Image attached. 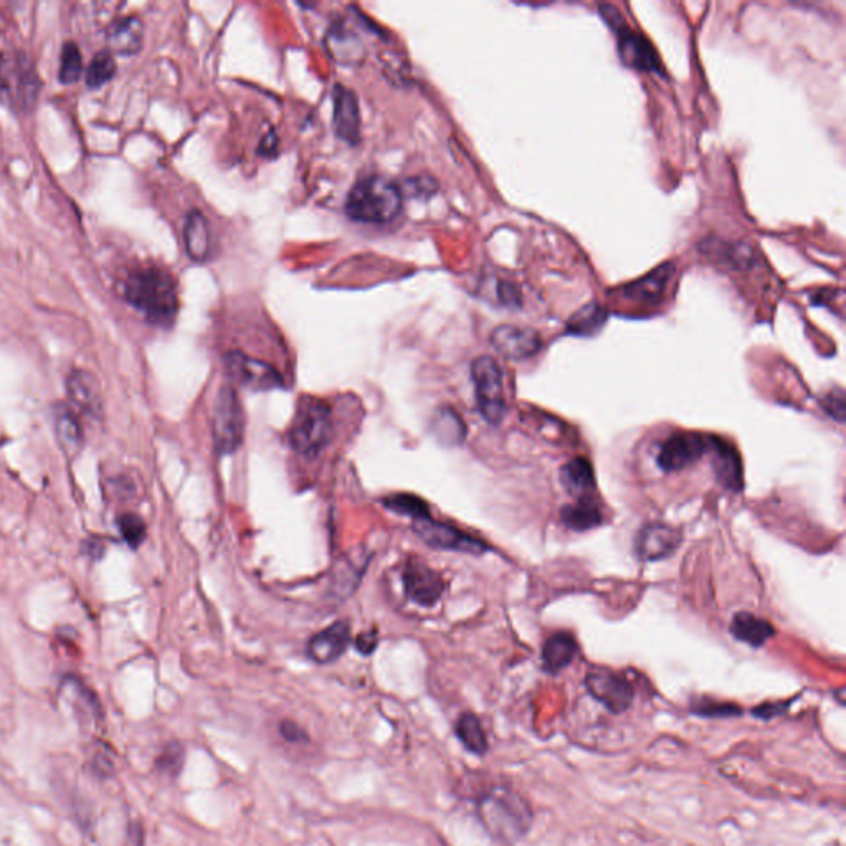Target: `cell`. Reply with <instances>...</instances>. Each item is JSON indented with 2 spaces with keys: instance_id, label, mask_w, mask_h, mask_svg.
<instances>
[{
  "instance_id": "1f68e13d",
  "label": "cell",
  "mask_w": 846,
  "mask_h": 846,
  "mask_svg": "<svg viewBox=\"0 0 846 846\" xmlns=\"http://www.w3.org/2000/svg\"><path fill=\"white\" fill-rule=\"evenodd\" d=\"M385 508L394 511V513L402 514V516H409V518L417 519L427 518L430 516V508L428 504L415 495H392L387 496L384 500Z\"/></svg>"
},
{
  "instance_id": "3957f363",
  "label": "cell",
  "mask_w": 846,
  "mask_h": 846,
  "mask_svg": "<svg viewBox=\"0 0 846 846\" xmlns=\"http://www.w3.org/2000/svg\"><path fill=\"white\" fill-rule=\"evenodd\" d=\"M42 81L34 60L25 52L0 53V103L17 115H27L39 101Z\"/></svg>"
},
{
  "instance_id": "d6986e66",
  "label": "cell",
  "mask_w": 846,
  "mask_h": 846,
  "mask_svg": "<svg viewBox=\"0 0 846 846\" xmlns=\"http://www.w3.org/2000/svg\"><path fill=\"white\" fill-rule=\"evenodd\" d=\"M351 643V628L347 622H336L309 638L308 655L319 665L333 663L346 652Z\"/></svg>"
},
{
  "instance_id": "f546056e",
  "label": "cell",
  "mask_w": 846,
  "mask_h": 846,
  "mask_svg": "<svg viewBox=\"0 0 846 846\" xmlns=\"http://www.w3.org/2000/svg\"><path fill=\"white\" fill-rule=\"evenodd\" d=\"M116 73H118V67H116L115 55L108 48L100 50L86 68V85L91 90H98L106 83H110L116 77Z\"/></svg>"
},
{
  "instance_id": "8992f818",
  "label": "cell",
  "mask_w": 846,
  "mask_h": 846,
  "mask_svg": "<svg viewBox=\"0 0 846 846\" xmlns=\"http://www.w3.org/2000/svg\"><path fill=\"white\" fill-rule=\"evenodd\" d=\"M600 15L617 35L618 52L627 67L635 68L640 72L661 73L660 58L656 55L652 43L648 42L643 35L628 29V25H625L622 15L614 5H602Z\"/></svg>"
},
{
  "instance_id": "d6a6232c",
  "label": "cell",
  "mask_w": 846,
  "mask_h": 846,
  "mask_svg": "<svg viewBox=\"0 0 846 846\" xmlns=\"http://www.w3.org/2000/svg\"><path fill=\"white\" fill-rule=\"evenodd\" d=\"M329 43H333L331 50L341 62H354L356 60L354 57H361V43H359L357 37L344 30L343 27L333 30V35L329 37Z\"/></svg>"
},
{
  "instance_id": "d4e9b609",
  "label": "cell",
  "mask_w": 846,
  "mask_h": 846,
  "mask_svg": "<svg viewBox=\"0 0 846 846\" xmlns=\"http://www.w3.org/2000/svg\"><path fill=\"white\" fill-rule=\"evenodd\" d=\"M559 478L564 490L576 496L577 500L590 496V491L595 488L594 468L585 458H574L562 466Z\"/></svg>"
},
{
  "instance_id": "4316f807",
  "label": "cell",
  "mask_w": 846,
  "mask_h": 846,
  "mask_svg": "<svg viewBox=\"0 0 846 846\" xmlns=\"http://www.w3.org/2000/svg\"><path fill=\"white\" fill-rule=\"evenodd\" d=\"M562 523L572 531H589L604 521L599 506L590 496L579 498L574 504H567L561 511Z\"/></svg>"
},
{
  "instance_id": "484cf974",
  "label": "cell",
  "mask_w": 846,
  "mask_h": 846,
  "mask_svg": "<svg viewBox=\"0 0 846 846\" xmlns=\"http://www.w3.org/2000/svg\"><path fill=\"white\" fill-rule=\"evenodd\" d=\"M577 653V643L569 633L552 635L542 648V665L549 673H559L571 665Z\"/></svg>"
},
{
  "instance_id": "cb8c5ba5",
  "label": "cell",
  "mask_w": 846,
  "mask_h": 846,
  "mask_svg": "<svg viewBox=\"0 0 846 846\" xmlns=\"http://www.w3.org/2000/svg\"><path fill=\"white\" fill-rule=\"evenodd\" d=\"M731 633L739 642L747 643L751 647H762L774 637L775 628L764 618L756 617L749 612H739L732 618Z\"/></svg>"
},
{
  "instance_id": "4fadbf2b",
  "label": "cell",
  "mask_w": 846,
  "mask_h": 846,
  "mask_svg": "<svg viewBox=\"0 0 846 846\" xmlns=\"http://www.w3.org/2000/svg\"><path fill=\"white\" fill-rule=\"evenodd\" d=\"M491 346L511 361H524L541 351L542 341L536 331L514 324H503L491 334Z\"/></svg>"
},
{
  "instance_id": "f35d334b",
  "label": "cell",
  "mask_w": 846,
  "mask_h": 846,
  "mask_svg": "<svg viewBox=\"0 0 846 846\" xmlns=\"http://www.w3.org/2000/svg\"><path fill=\"white\" fill-rule=\"evenodd\" d=\"M377 643H379V638H377L376 630L361 633V635L356 638L357 652L362 653V655H371V653H374V650H376Z\"/></svg>"
},
{
  "instance_id": "44dd1931",
  "label": "cell",
  "mask_w": 846,
  "mask_h": 846,
  "mask_svg": "<svg viewBox=\"0 0 846 846\" xmlns=\"http://www.w3.org/2000/svg\"><path fill=\"white\" fill-rule=\"evenodd\" d=\"M708 443L719 483L731 491L742 490V462L736 448L718 437H708Z\"/></svg>"
},
{
  "instance_id": "5b68a950",
  "label": "cell",
  "mask_w": 846,
  "mask_h": 846,
  "mask_svg": "<svg viewBox=\"0 0 846 846\" xmlns=\"http://www.w3.org/2000/svg\"><path fill=\"white\" fill-rule=\"evenodd\" d=\"M333 433V414L329 405L316 397H303L296 407L288 440L293 450L313 457L321 452Z\"/></svg>"
},
{
  "instance_id": "5bb4252c",
  "label": "cell",
  "mask_w": 846,
  "mask_h": 846,
  "mask_svg": "<svg viewBox=\"0 0 846 846\" xmlns=\"http://www.w3.org/2000/svg\"><path fill=\"white\" fill-rule=\"evenodd\" d=\"M402 580H404L405 595L414 604L422 605V607H432L437 604L445 590L442 577L420 561H410L405 564Z\"/></svg>"
},
{
  "instance_id": "ffe728a7",
  "label": "cell",
  "mask_w": 846,
  "mask_h": 846,
  "mask_svg": "<svg viewBox=\"0 0 846 846\" xmlns=\"http://www.w3.org/2000/svg\"><path fill=\"white\" fill-rule=\"evenodd\" d=\"M334 129L346 143L356 144L361 139L359 103L356 95L341 85L334 88Z\"/></svg>"
},
{
  "instance_id": "d590c367",
  "label": "cell",
  "mask_w": 846,
  "mask_h": 846,
  "mask_svg": "<svg viewBox=\"0 0 846 846\" xmlns=\"http://www.w3.org/2000/svg\"><path fill=\"white\" fill-rule=\"evenodd\" d=\"M823 407L828 414L832 415V419L843 422L846 417V400L845 392L842 389L833 390L827 395V399L823 400Z\"/></svg>"
},
{
  "instance_id": "8d00e7d4",
  "label": "cell",
  "mask_w": 846,
  "mask_h": 846,
  "mask_svg": "<svg viewBox=\"0 0 846 846\" xmlns=\"http://www.w3.org/2000/svg\"><path fill=\"white\" fill-rule=\"evenodd\" d=\"M496 295H498V300L503 306H508V308H519L521 306V291L511 281H500Z\"/></svg>"
},
{
  "instance_id": "30bf717a",
  "label": "cell",
  "mask_w": 846,
  "mask_h": 846,
  "mask_svg": "<svg viewBox=\"0 0 846 846\" xmlns=\"http://www.w3.org/2000/svg\"><path fill=\"white\" fill-rule=\"evenodd\" d=\"M585 688L590 696L604 704L610 713L622 714L632 706V685L614 671L602 668L590 671L589 675L585 676Z\"/></svg>"
},
{
  "instance_id": "6da1fadb",
  "label": "cell",
  "mask_w": 846,
  "mask_h": 846,
  "mask_svg": "<svg viewBox=\"0 0 846 846\" xmlns=\"http://www.w3.org/2000/svg\"><path fill=\"white\" fill-rule=\"evenodd\" d=\"M124 300L157 328H171L179 311V295L171 273L161 267L134 268L123 285Z\"/></svg>"
},
{
  "instance_id": "e575fe53",
  "label": "cell",
  "mask_w": 846,
  "mask_h": 846,
  "mask_svg": "<svg viewBox=\"0 0 846 846\" xmlns=\"http://www.w3.org/2000/svg\"><path fill=\"white\" fill-rule=\"evenodd\" d=\"M184 761H186V751H184L182 744L171 742L157 756L156 767L162 774H166L171 779H176L177 775L181 774Z\"/></svg>"
},
{
  "instance_id": "7402d4cb",
  "label": "cell",
  "mask_w": 846,
  "mask_h": 846,
  "mask_svg": "<svg viewBox=\"0 0 846 846\" xmlns=\"http://www.w3.org/2000/svg\"><path fill=\"white\" fill-rule=\"evenodd\" d=\"M675 273V267L671 263L661 265L653 270L650 275L643 276L640 280L633 281L630 285L623 286L620 295L625 300L633 303H658L661 296L665 295L666 286L670 283L671 276Z\"/></svg>"
},
{
  "instance_id": "836d02e7",
  "label": "cell",
  "mask_w": 846,
  "mask_h": 846,
  "mask_svg": "<svg viewBox=\"0 0 846 846\" xmlns=\"http://www.w3.org/2000/svg\"><path fill=\"white\" fill-rule=\"evenodd\" d=\"M119 533L131 549H138L144 541L148 528L143 518L136 513H123L118 518Z\"/></svg>"
},
{
  "instance_id": "9c48e42d",
  "label": "cell",
  "mask_w": 846,
  "mask_h": 846,
  "mask_svg": "<svg viewBox=\"0 0 846 846\" xmlns=\"http://www.w3.org/2000/svg\"><path fill=\"white\" fill-rule=\"evenodd\" d=\"M414 531L427 546L442 549V551L468 552V554H483L488 551L485 542L471 538L450 524L437 523L430 516L414 521Z\"/></svg>"
},
{
  "instance_id": "52a82bcc",
  "label": "cell",
  "mask_w": 846,
  "mask_h": 846,
  "mask_svg": "<svg viewBox=\"0 0 846 846\" xmlns=\"http://www.w3.org/2000/svg\"><path fill=\"white\" fill-rule=\"evenodd\" d=\"M471 377L475 384L476 404L488 423H500L506 412L504 404L503 372L498 362L490 356L476 357L471 364Z\"/></svg>"
},
{
  "instance_id": "7c38bea8",
  "label": "cell",
  "mask_w": 846,
  "mask_h": 846,
  "mask_svg": "<svg viewBox=\"0 0 846 846\" xmlns=\"http://www.w3.org/2000/svg\"><path fill=\"white\" fill-rule=\"evenodd\" d=\"M708 437L699 433H676L668 438L660 453H658V465L661 470L680 471L686 466L693 465L708 453Z\"/></svg>"
},
{
  "instance_id": "2e32d148",
  "label": "cell",
  "mask_w": 846,
  "mask_h": 846,
  "mask_svg": "<svg viewBox=\"0 0 846 846\" xmlns=\"http://www.w3.org/2000/svg\"><path fill=\"white\" fill-rule=\"evenodd\" d=\"M53 432L65 458L70 462L77 460L85 448V430L80 415L68 402H58L53 407Z\"/></svg>"
},
{
  "instance_id": "ac0fdd59",
  "label": "cell",
  "mask_w": 846,
  "mask_h": 846,
  "mask_svg": "<svg viewBox=\"0 0 846 846\" xmlns=\"http://www.w3.org/2000/svg\"><path fill=\"white\" fill-rule=\"evenodd\" d=\"M106 45L113 55L131 57L144 47V24L138 15H126L106 27Z\"/></svg>"
},
{
  "instance_id": "9a60e30c",
  "label": "cell",
  "mask_w": 846,
  "mask_h": 846,
  "mask_svg": "<svg viewBox=\"0 0 846 846\" xmlns=\"http://www.w3.org/2000/svg\"><path fill=\"white\" fill-rule=\"evenodd\" d=\"M68 404L88 419L103 417V397L96 377L85 369H75L67 377Z\"/></svg>"
},
{
  "instance_id": "603a6c76",
  "label": "cell",
  "mask_w": 846,
  "mask_h": 846,
  "mask_svg": "<svg viewBox=\"0 0 846 846\" xmlns=\"http://www.w3.org/2000/svg\"><path fill=\"white\" fill-rule=\"evenodd\" d=\"M184 243L187 255L194 262H205L210 255V227L205 215L200 210H192L187 214L184 225Z\"/></svg>"
},
{
  "instance_id": "83f0119b",
  "label": "cell",
  "mask_w": 846,
  "mask_h": 846,
  "mask_svg": "<svg viewBox=\"0 0 846 846\" xmlns=\"http://www.w3.org/2000/svg\"><path fill=\"white\" fill-rule=\"evenodd\" d=\"M455 734L471 754L485 756L488 752V737L476 714L463 713L455 724Z\"/></svg>"
},
{
  "instance_id": "7a4b0ae2",
  "label": "cell",
  "mask_w": 846,
  "mask_h": 846,
  "mask_svg": "<svg viewBox=\"0 0 846 846\" xmlns=\"http://www.w3.org/2000/svg\"><path fill=\"white\" fill-rule=\"evenodd\" d=\"M476 815L491 838L513 845L528 835L533 812L528 802L508 787H493L476 800Z\"/></svg>"
},
{
  "instance_id": "f1b7e54d",
  "label": "cell",
  "mask_w": 846,
  "mask_h": 846,
  "mask_svg": "<svg viewBox=\"0 0 846 846\" xmlns=\"http://www.w3.org/2000/svg\"><path fill=\"white\" fill-rule=\"evenodd\" d=\"M605 321H607V311L604 306L590 303L572 316L567 329L569 333L577 334V336H592L604 326Z\"/></svg>"
},
{
  "instance_id": "e0dca14e",
  "label": "cell",
  "mask_w": 846,
  "mask_h": 846,
  "mask_svg": "<svg viewBox=\"0 0 846 846\" xmlns=\"http://www.w3.org/2000/svg\"><path fill=\"white\" fill-rule=\"evenodd\" d=\"M681 533L666 524H647L638 533L635 551L642 561H661L675 554L680 546Z\"/></svg>"
},
{
  "instance_id": "ba28073f",
  "label": "cell",
  "mask_w": 846,
  "mask_h": 846,
  "mask_svg": "<svg viewBox=\"0 0 846 846\" xmlns=\"http://www.w3.org/2000/svg\"><path fill=\"white\" fill-rule=\"evenodd\" d=\"M245 433V415L237 392L230 385H225L217 397L214 410V437L217 450L222 455L233 453L240 448Z\"/></svg>"
},
{
  "instance_id": "8fae6325",
  "label": "cell",
  "mask_w": 846,
  "mask_h": 846,
  "mask_svg": "<svg viewBox=\"0 0 846 846\" xmlns=\"http://www.w3.org/2000/svg\"><path fill=\"white\" fill-rule=\"evenodd\" d=\"M225 366L233 381L253 390H271L283 387V377L267 362L245 356L242 352H230L225 357Z\"/></svg>"
},
{
  "instance_id": "277c9868",
  "label": "cell",
  "mask_w": 846,
  "mask_h": 846,
  "mask_svg": "<svg viewBox=\"0 0 846 846\" xmlns=\"http://www.w3.org/2000/svg\"><path fill=\"white\" fill-rule=\"evenodd\" d=\"M404 195L399 186L381 176L357 182L347 195L346 212L352 220L364 224H389L399 217Z\"/></svg>"
},
{
  "instance_id": "74e56055",
  "label": "cell",
  "mask_w": 846,
  "mask_h": 846,
  "mask_svg": "<svg viewBox=\"0 0 846 846\" xmlns=\"http://www.w3.org/2000/svg\"><path fill=\"white\" fill-rule=\"evenodd\" d=\"M281 736L285 737L288 742H306L308 741V734L305 729L293 723V721H283L280 726Z\"/></svg>"
},
{
  "instance_id": "4dcf8cb0",
  "label": "cell",
  "mask_w": 846,
  "mask_h": 846,
  "mask_svg": "<svg viewBox=\"0 0 846 846\" xmlns=\"http://www.w3.org/2000/svg\"><path fill=\"white\" fill-rule=\"evenodd\" d=\"M81 75H83V58H81L80 48L75 42H67L62 48L58 80L62 81L63 85H75L77 81H80Z\"/></svg>"
}]
</instances>
